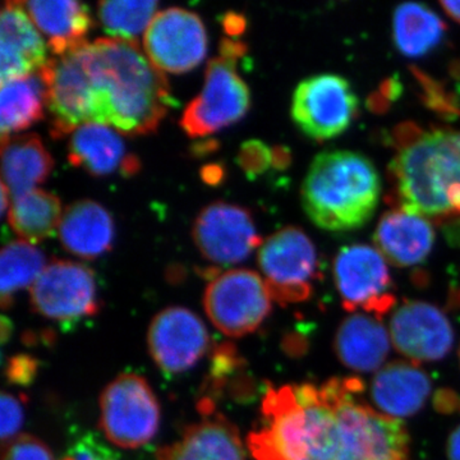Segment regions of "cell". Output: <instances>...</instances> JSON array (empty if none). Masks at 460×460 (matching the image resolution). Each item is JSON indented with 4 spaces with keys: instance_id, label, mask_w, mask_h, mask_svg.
Masks as SVG:
<instances>
[{
    "instance_id": "obj_1",
    "label": "cell",
    "mask_w": 460,
    "mask_h": 460,
    "mask_svg": "<svg viewBox=\"0 0 460 460\" xmlns=\"http://www.w3.org/2000/svg\"><path fill=\"white\" fill-rule=\"evenodd\" d=\"M96 100V122L120 135L155 132L174 107L168 80L137 42L98 39L84 48Z\"/></svg>"
},
{
    "instance_id": "obj_2",
    "label": "cell",
    "mask_w": 460,
    "mask_h": 460,
    "mask_svg": "<svg viewBox=\"0 0 460 460\" xmlns=\"http://www.w3.org/2000/svg\"><path fill=\"white\" fill-rule=\"evenodd\" d=\"M255 460H338L341 450L332 381L269 387L262 426L248 436Z\"/></svg>"
},
{
    "instance_id": "obj_3",
    "label": "cell",
    "mask_w": 460,
    "mask_h": 460,
    "mask_svg": "<svg viewBox=\"0 0 460 460\" xmlns=\"http://www.w3.org/2000/svg\"><path fill=\"white\" fill-rule=\"evenodd\" d=\"M390 164L398 208L436 223L460 217V129L402 124Z\"/></svg>"
},
{
    "instance_id": "obj_4",
    "label": "cell",
    "mask_w": 460,
    "mask_h": 460,
    "mask_svg": "<svg viewBox=\"0 0 460 460\" xmlns=\"http://www.w3.org/2000/svg\"><path fill=\"white\" fill-rule=\"evenodd\" d=\"M381 180L367 156L332 150L314 157L302 186V205L314 226L328 232L362 228L376 213Z\"/></svg>"
},
{
    "instance_id": "obj_5",
    "label": "cell",
    "mask_w": 460,
    "mask_h": 460,
    "mask_svg": "<svg viewBox=\"0 0 460 460\" xmlns=\"http://www.w3.org/2000/svg\"><path fill=\"white\" fill-rule=\"evenodd\" d=\"M341 431L338 460H410V435L402 420L362 401L359 377H332Z\"/></svg>"
},
{
    "instance_id": "obj_6",
    "label": "cell",
    "mask_w": 460,
    "mask_h": 460,
    "mask_svg": "<svg viewBox=\"0 0 460 460\" xmlns=\"http://www.w3.org/2000/svg\"><path fill=\"white\" fill-rule=\"evenodd\" d=\"M246 53V45L223 40L220 56L208 63L204 90L190 102L181 118V127L192 138L205 137L237 123L251 105L250 89L239 77L235 65Z\"/></svg>"
},
{
    "instance_id": "obj_7",
    "label": "cell",
    "mask_w": 460,
    "mask_h": 460,
    "mask_svg": "<svg viewBox=\"0 0 460 460\" xmlns=\"http://www.w3.org/2000/svg\"><path fill=\"white\" fill-rule=\"evenodd\" d=\"M159 425V402L138 375H119L100 396V428L117 447H144L155 438Z\"/></svg>"
},
{
    "instance_id": "obj_8",
    "label": "cell",
    "mask_w": 460,
    "mask_h": 460,
    "mask_svg": "<svg viewBox=\"0 0 460 460\" xmlns=\"http://www.w3.org/2000/svg\"><path fill=\"white\" fill-rule=\"evenodd\" d=\"M259 265L271 298L281 305L307 301L321 277L314 242L295 226L281 229L263 242Z\"/></svg>"
},
{
    "instance_id": "obj_9",
    "label": "cell",
    "mask_w": 460,
    "mask_h": 460,
    "mask_svg": "<svg viewBox=\"0 0 460 460\" xmlns=\"http://www.w3.org/2000/svg\"><path fill=\"white\" fill-rule=\"evenodd\" d=\"M84 48L48 60L38 74L44 84L54 138L66 137L84 124L96 122L95 91Z\"/></svg>"
},
{
    "instance_id": "obj_10",
    "label": "cell",
    "mask_w": 460,
    "mask_h": 460,
    "mask_svg": "<svg viewBox=\"0 0 460 460\" xmlns=\"http://www.w3.org/2000/svg\"><path fill=\"white\" fill-rule=\"evenodd\" d=\"M271 299L257 272L232 269L210 281L204 305L215 328L226 337L241 338L259 329L270 314Z\"/></svg>"
},
{
    "instance_id": "obj_11",
    "label": "cell",
    "mask_w": 460,
    "mask_h": 460,
    "mask_svg": "<svg viewBox=\"0 0 460 460\" xmlns=\"http://www.w3.org/2000/svg\"><path fill=\"white\" fill-rule=\"evenodd\" d=\"M335 287L348 313L363 310L383 320L396 305L394 283L383 253L367 244L341 248L332 265Z\"/></svg>"
},
{
    "instance_id": "obj_12",
    "label": "cell",
    "mask_w": 460,
    "mask_h": 460,
    "mask_svg": "<svg viewBox=\"0 0 460 460\" xmlns=\"http://www.w3.org/2000/svg\"><path fill=\"white\" fill-rule=\"evenodd\" d=\"M357 114L358 98L349 81L339 75L323 74L305 78L293 95V120L313 140L338 137L349 128Z\"/></svg>"
},
{
    "instance_id": "obj_13",
    "label": "cell",
    "mask_w": 460,
    "mask_h": 460,
    "mask_svg": "<svg viewBox=\"0 0 460 460\" xmlns=\"http://www.w3.org/2000/svg\"><path fill=\"white\" fill-rule=\"evenodd\" d=\"M33 310L47 319L75 321L98 314L95 274L83 263L56 260L30 288Z\"/></svg>"
},
{
    "instance_id": "obj_14",
    "label": "cell",
    "mask_w": 460,
    "mask_h": 460,
    "mask_svg": "<svg viewBox=\"0 0 460 460\" xmlns=\"http://www.w3.org/2000/svg\"><path fill=\"white\" fill-rule=\"evenodd\" d=\"M144 48L159 71L186 74L205 59L208 35L198 14L169 8L154 17L145 32Z\"/></svg>"
},
{
    "instance_id": "obj_15",
    "label": "cell",
    "mask_w": 460,
    "mask_h": 460,
    "mask_svg": "<svg viewBox=\"0 0 460 460\" xmlns=\"http://www.w3.org/2000/svg\"><path fill=\"white\" fill-rule=\"evenodd\" d=\"M389 329L396 352L414 363L441 361L456 341L447 314L429 302H402L393 311Z\"/></svg>"
},
{
    "instance_id": "obj_16",
    "label": "cell",
    "mask_w": 460,
    "mask_h": 460,
    "mask_svg": "<svg viewBox=\"0 0 460 460\" xmlns=\"http://www.w3.org/2000/svg\"><path fill=\"white\" fill-rule=\"evenodd\" d=\"M193 239L202 256L217 265L242 262L261 246L250 211L226 202L202 208L193 226Z\"/></svg>"
},
{
    "instance_id": "obj_17",
    "label": "cell",
    "mask_w": 460,
    "mask_h": 460,
    "mask_svg": "<svg viewBox=\"0 0 460 460\" xmlns=\"http://www.w3.org/2000/svg\"><path fill=\"white\" fill-rule=\"evenodd\" d=\"M210 344L204 321L189 308L169 307L151 321L147 345L157 367L168 374L190 370Z\"/></svg>"
},
{
    "instance_id": "obj_18",
    "label": "cell",
    "mask_w": 460,
    "mask_h": 460,
    "mask_svg": "<svg viewBox=\"0 0 460 460\" xmlns=\"http://www.w3.org/2000/svg\"><path fill=\"white\" fill-rule=\"evenodd\" d=\"M47 62V45L23 3L5 2L0 17L2 84L31 77Z\"/></svg>"
},
{
    "instance_id": "obj_19",
    "label": "cell",
    "mask_w": 460,
    "mask_h": 460,
    "mask_svg": "<svg viewBox=\"0 0 460 460\" xmlns=\"http://www.w3.org/2000/svg\"><path fill=\"white\" fill-rule=\"evenodd\" d=\"M429 375L414 363H387L371 381V401L381 413L393 419H408L423 410L431 394Z\"/></svg>"
},
{
    "instance_id": "obj_20",
    "label": "cell",
    "mask_w": 460,
    "mask_h": 460,
    "mask_svg": "<svg viewBox=\"0 0 460 460\" xmlns=\"http://www.w3.org/2000/svg\"><path fill=\"white\" fill-rule=\"evenodd\" d=\"M374 241L386 261L398 268H413L429 259L435 230L426 217L395 208L381 217Z\"/></svg>"
},
{
    "instance_id": "obj_21",
    "label": "cell",
    "mask_w": 460,
    "mask_h": 460,
    "mask_svg": "<svg viewBox=\"0 0 460 460\" xmlns=\"http://www.w3.org/2000/svg\"><path fill=\"white\" fill-rule=\"evenodd\" d=\"M68 160L93 175L136 174L140 160L127 151L122 136L104 124H84L75 129L69 141Z\"/></svg>"
},
{
    "instance_id": "obj_22",
    "label": "cell",
    "mask_w": 460,
    "mask_h": 460,
    "mask_svg": "<svg viewBox=\"0 0 460 460\" xmlns=\"http://www.w3.org/2000/svg\"><path fill=\"white\" fill-rule=\"evenodd\" d=\"M157 460H246L241 435L222 414L190 425L177 443L160 447Z\"/></svg>"
},
{
    "instance_id": "obj_23",
    "label": "cell",
    "mask_w": 460,
    "mask_h": 460,
    "mask_svg": "<svg viewBox=\"0 0 460 460\" xmlns=\"http://www.w3.org/2000/svg\"><path fill=\"white\" fill-rule=\"evenodd\" d=\"M339 362L349 370L378 371L390 353L389 332L383 321L366 313H357L341 321L334 338Z\"/></svg>"
},
{
    "instance_id": "obj_24",
    "label": "cell",
    "mask_w": 460,
    "mask_h": 460,
    "mask_svg": "<svg viewBox=\"0 0 460 460\" xmlns=\"http://www.w3.org/2000/svg\"><path fill=\"white\" fill-rule=\"evenodd\" d=\"M62 246L72 255L93 260L111 251L114 223L107 208L91 199L66 208L59 226Z\"/></svg>"
},
{
    "instance_id": "obj_25",
    "label": "cell",
    "mask_w": 460,
    "mask_h": 460,
    "mask_svg": "<svg viewBox=\"0 0 460 460\" xmlns=\"http://www.w3.org/2000/svg\"><path fill=\"white\" fill-rule=\"evenodd\" d=\"M33 23L48 39V47L57 57L65 56L87 44L93 27L86 5L74 0L23 3Z\"/></svg>"
},
{
    "instance_id": "obj_26",
    "label": "cell",
    "mask_w": 460,
    "mask_h": 460,
    "mask_svg": "<svg viewBox=\"0 0 460 460\" xmlns=\"http://www.w3.org/2000/svg\"><path fill=\"white\" fill-rule=\"evenodd\" d=\"M53 166V157L39 136L29 133L2 141V183L12 199L44 183Z\"/></svg>"
},
{
    "instance_id": "obj_27",
    "label": "cell",
    "mask_w": 460,
    "mask_h": 460,
    "mask_svg": "<svg viewBox=\"0 0 460 460\" xmlns=\"http://www.w3.org/2000/svg\"><path fill=\"white\" fill-rule=\"evenodd\" d=\"M444 21L422 3H402L393 16V38L402 56H428L443 41Z\"/></svg>"
},
{
    "instance_id": "obj_28",
    "label": "cell",
    "mask_w": 460,
    "mask_h": 460,
    "mask_svg": "<svg viewBox=\"0 0 460 460\" xmlns=\"http://www.w3.org/2000/svg\"><path fill=\"white\" fill-rule=\"evenodd\" d=\"M62 217L59 199L39 189L14 198L8 213L12 229L31 244L53 235L59 228Z\"/></svg>"
},
{
    "instance_id": "obj_29",
    "label": "cell",
    "mask_w": 460,
    "mask_h": 460,
    "mask_svg": "<svg viewBox=\"0 0 460 460\" xmlns=\"http://www.w3.org/2000/svg\"><path fill=\"white\" fill-rule=\"evenodd\" d=\"M45 87L39 75L2 84L0 127L2 141L25 131L44 118Z\"/></svg>"
},
{
    "instance_id": "obj_30",
    "label": "cell",
    "mask_w": 460,
    "mask_h": 460,
    "mask_svg": "<svg viewBox=\"0 0 460 460\" xmlns=\"http://www.w3.org/2000/svg\"><path fill=\"white\" fill-rule=\"evenodd\" d=\"M42 251L26 241H13L0 255V304L3 310L11 307L18 290L32 287L47 268Z\"/></svg>"
},
{
    "instance_id": "obj_31",
    "label": "cell",
    "mask_w": 460,
    "mask_h": 460,
    "mask_svg": "<svg viewBox=\"0 0 460 460\" xmlns=\"http://www.w3.org/2000/svg\"><path fill=\"white\" fill-rule=\"evenodd\" d=\"M157 2H102L99 20L111 38L137 42L156 16Z\"/></svg>"
},
{
    "instance_id": "obj_32",
    "label": "cell",
    "mask_w": 460,
    "mask_h": 460,
    "mask_svg": "<svg viewBox=\"0 0 460 460\" xmlns=\"http://www.w3.org/2000/svg\"><path fill=\"white\" fill-rule=\"evenodd\" d=\"M2 460H53V456L40 438L20 435L3 445Z\"/></svg>"
},
{
    "instance_id": "obj_33",
    "label": "cell",
    "mask_w": 460,
    "mask_h": 460,
    "mask_svg": "<svg viewBox=\"0 0 460 460\" xmlns=\"http://www.w3.org/2000/svg\"><path fill=\"white\" fill-rule=\"evenodd\" d=\"M0 417H2V425H0L2 443L5 445L20 436L18 431L22 428L23 419H25L22 401L11 393L3 392L0 398Z\"/></svg>"
},
{
    "instance_id": "obj_34",
    "label": "cell",
    "mask_w": 460,
    "mask_h": 460,
    "mask_svg": "<svg viewBox=\"0 0 460 460\" xmlns=\"http://www.w3.org/2000/svg\"><path fill=\"white\" fill-rule=\"evenodd\" d=\"M274 153L260 141H248L239 151L238 163L248 175L261 174L272 163Z\"/></svg>"
},
{
    "instance_id": "obj_35",
    "label": "cell",
    "mask_w": 460,
    "mask_h": 460,
    "mask_svg": "<svg viewBox=\"0 0 460 460\" xmlns=\"http://www.w3.org/2000/svg\"><path fill=\"white\" fill-rule=\"evenodd\" d=\"M65 460H118L117 456L93 435H86L75 441Z\"/></svg>"
},
{
    "instance_id": "obj_36",
    "label": "cell",
    "mask_w": 460,
    "mask_h": 460,
    "mask_svg": "<svg viewBox=\"0 0 460 460\" xmlns=\"http://www.w3.org/2000/svg\"><path fill=\"white\" fill-rule=\"evenodd\" d=\"M38 371V362L32 357L16 356L9 361L7 376L9 381L17 385H29Z\"/></svg>"
},
{
    "instance_id": "obj_37",
    "label": "cell",
    "mask_w": 460,
    "mask_h": 460,
    "mask_svg": "<svg viewBox=\"0 0 460 460\" xmlns=\"http://www.w3.org/2000/svg\"><path fill=\"white\" fill-rule=\"evenodd\" d=\"M435 410L443 414L460 413V395L453 389H440L434 395Z\"/></svg>"
},
{
    "instance_id": "obj_38",
    "label": "cell",
    "mask_w": 460,
    "mask_h": 460,
    "mask_svg": "<svg viewBox=\"0 0 460 460\" xmlns=\"http://www.w3.org/2000/svg\"><path fill=\"white\" fill-rule=\"evenodd\" d=\"M447 456L449 460H460V425L456 426L447 438Z\"/></svg>"
},
{
    "instance_id": "obj_39",
    "label": "cell",
    "mask_w": 460,
    "mask_h": 460,
    "mask_svg": "<svg viewBox=\"0 0 460 460\" xmlns=\"http://www.w3.org/2000/svg\"><path fill=\"white\" fill-rule=\"evenodd\" d=\"M224 25H226V31L232 33V35H238V33L243 31L246 22H244V18L238 16V14H228Z\"/></svg>"
},
{
    "instance_id": "obj_40",
    "label": "cell",
    "mask_w": 460,
    "mask_h": 460,
    "mask_svg": "<svg viewBox=\"0 0 460 460\" xmlns=\"http://www.w3.org/2000/svg\"><path fill=\"white\" fill-rule=\"evenodd\" d=\"M440 5L447 16L460 23V2H441Z\"/></svg>"
},
{
    "instance_id": "obj_41",
    "label": "cell",
    "mask_w": 460,
    "mask_h": 460,
    "mask_svg": "<svg viewBox=\"0 0 460 460\" xmlns=\"http://www.w3.org/2000/svg\"><path fill=\"white\" fill-rule=\"evenodd\" d=\"M11 335V323L5 317H2V343L4 344Z\"/></svg>"
},
{
    "instance_id": "obj_42",
    "label": "cell",
    "mask_w": 460,
    "mask_h": 460,
    "mask_svg": "<svg viewBox=\"0 0 460 460\" xmlns=\"http://www.w3.org/2000/svg\"><path fill=\"white\" fill-rule=\"evenodd\" d=\"M458 354H459V363H460V348H459V353Z\"/></svg>"
}]
</instances>
